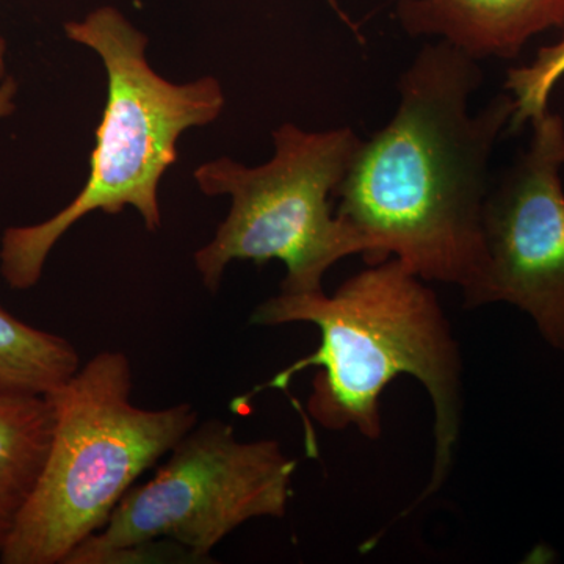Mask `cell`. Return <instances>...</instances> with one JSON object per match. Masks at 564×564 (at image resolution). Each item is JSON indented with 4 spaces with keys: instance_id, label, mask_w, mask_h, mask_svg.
Returning <instances> with one entry per match:
<instances>
[{
    "instance_id": "cell-1",
    "label": "cell",
    "mask_w": 564,
    "mask_h": 564,
    "mask_svg": "<svg viewBox=\"0 0 564 564\" xmlns=\"http://www.w3.org/2000/svg\"><path fill=\"white\" fill-rule=\"evenodd\" d=\"M477 62L447 41L423 47L400 77L392 120L362 141L334 193L337 217L369 240L375 262L392 256L464 296L484 273L489 163L516 110L500 93L470 113L484 80Z\"/></svg>"
},
{
    "instance_id": "cell-2",
    "label": "cell",
    "mask_w": 564,
    "mask_h": 564,
    "mask_svg": "<svg viewBox=\"0 0 564 564\" xmlns=\"http://www.w3.org/2000/svg\"><path fill=\"white\" fill-rule=\"evenodd\" d=\"M251 325L313 323L321 345L231 403L248 411L269 389H285L296 375L321 367L307 399V413L323 429L355 426L367 440L383 432L380 399L400 375L425 388L434 410L432 477L399 518L413 513L443 488L462 433L463 359L451 322L433 289L397 258L375 262L344 282L333 295L323 291L272 296L256 307Z\"/></svg>"
},
{
    "instance_id": "cell-3",
    "label": "cell",
    "mask_w": 564,
    "mask_h": 564,
    "mask_svg": "<svg viewBox=\"0 0 564 564\" xmlns=\"http://www.w3.org/2000/svg\"><path fill=\"white\" fill-rule=\"evenodd\" d=\"M66 35L102 58L109 77L106 110L96 132L90 176L65 209L39 225L9 228L0 243V273L10 288L28 291L40 281L52 248L91 212L139 210L150 231L161 228L159 184L177 161L181 133L217 120L225 107L214 77L177 85L147 61L148 39L117 9L102 7L68 22Z\"/></svg>"
},
{
    "instance_id": "cell-4",
    "label": "cell",
    "mask_w": 564,
    "mask_h": 564,
    "mask_svg": "<svg viewBox=\"0 0 564 564\" xmlns=\"http://www.w3.org/2000/svg\"><path fill=\"white\" fill-rule=\"evenodd\" d=\"M131 392L128 356L102 351L47 395L55 413L50 454L0 563L65 564L198 423L192 404L143 410Z\"/></svg>"
},
{
    "instance_id": "cell-5",
    "label": "cell",
    "mask_w": 564,
    "mask_h": 564,
    "mask_svg": "<svg viewBox=\"0 0 564 564\" xmlns=\"http://www.w3.org/2000/svg\"><path fill=\"white\" fill-rule=\"evenodd\" d=\"M273 141L272 161L263 165L248 169L221 158L195 170L204 195L232 199L214 239L195 254L210 292L232 261L278 259L288 270L281 292L303 293L322 291L325 273L348 256L370 258L369 240L329 204L362 140L348 128L306 132L288 122Z\"/></svg>"
},
{
    "instance_id": "cell-6",
    "label": "cell",
    "mask_w": 564,
    "mask_h": 564,
    "mask_svg": "<svg viewBox=\"0 0 564 564\" xmlns=\"http://www.w3.org/2000/svg\"><path fill=\"white\" fill-rule=\"evenodd\" d=\"M296 459L278 441H240L228 423H196L144 485L133 486L106 527L65 564H111L137 545L172 541L196 560L258 518H284Z\"/></svg>"
},
{
    "instance_id": "cell-7",
    "label": "cell",
    "mask_w": 564,
    "mask_h": 564,
    "mask_svg": "<svg viewBox=\"0 0 564 564\" xmlns=\"http://www.w3.org/2000/svg\"><path fill=\"white\" fill-rule=\"evenodd\" d=\"M529 148L492 181L484 210L485 269L467 307L508 303L564 352V122L545 110Z\"/></svg>"
},
{
    "instance_id": "cell-8",
    "label": "cell",
    "mask_w": 564,
    "mask_h": 564,
    "mask_svg": "<svg viewBox=\"0 0 564 564\" xmlns=\"http://www.w3.org/2000/svg\"><path fill=\"white\" fill-rule=\"evenodd\" d=\"M411 35L440 36L475 61L514 58L538 33L564 28V0H400Z\"/></svg>"
},
{
    "instance_id": "cell-9",
    "label": "cell",
    "mask_w": 564,
    "mask_h": 564,
    "mask_svg": "<svg viewBox=\"0 0 564 564\" xmlns=\"http://www.w3.org/2000/svg\"><path fill=\"white\" fill-rule=\"evenodd\" d=\"M54 425L50 397L0 392V554L39 484Z\"/></svg>"
},
{
    "instance_id": "cell-10",
    "label": "cell",
    "mask_w": 564,
    "mask_h": 564,
    "mask_svg": "<svg viewBox=\"0 0 564 564\" xmlns=\"http://www.w3.org/2000/svg\"><path fill=\"white\" fill-rule=\"evenodd\" d=\"M79 369V352L69 340L0 306V392L50 395Z\"/></svg>"
},
{
    "instance_id": "cell-11",
    "label": "cell",
    "mask_w": 564,
    "mask_h": 564,
    "mask_svg": "<svg viewBox=\"0 0 564 564\" xmlns=\"http://www.w3.org/2000/svg\"><path fill=\"white\" fill-rule=\"evenodd\" d=\"M564 76V39L543 47L530 65L508 70L505 90L514 99L510 129H521L525 122L543 115L555 85Z\"/></svg>"
},
{
    "instance_id": "cell-12",
    "label": "cell",
    "mask_w": 564,
    "mask_h": 564,
    "mask_svg": "<svg viewBox=\"0 0 564 564\" xmlns=\"http://www.w3.org/2000/svg\"><path fill=\"white\" fill-rule=\"evenodd\" d=\"M18 85L13 77L7 74L6 52H0V120L10 117L17 109Z\"/></svg>"
},
{
    "instance_id": "cell-13",
    "label": "cell",
    "mask_w": 564,
    "mask_h": 564,
    "mask_svg": "<svg viewBox=\"0 0 564 564\" xmlns=\"http://www.w3.org/2000/svg\"><path fill=\"white\" fill-rule=\"evenodd\" d=\"M0 52H7V41L0 35Z\"/></svg>"
},
{
    "instance_id": "cell-14",
    "label": "cell",
    "mask_w": 564,
    "mask_h": 564,
    "mask_svg": "<svg viewBox=\"0 0 564 564\" xmlns=\"http://www.w3.org/2000/svg\"><path fill=\"white\" fill-rule=\"evenodd\" d=\"M329 2H332L333 7H336V2H334V0H329ZM336 9H337V7H336Z\"/></svg>"
}]
</instances>
